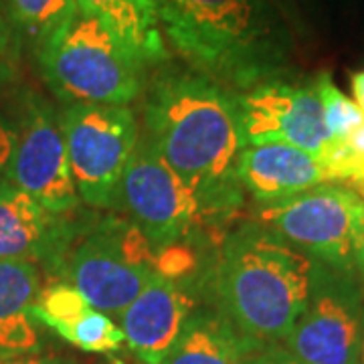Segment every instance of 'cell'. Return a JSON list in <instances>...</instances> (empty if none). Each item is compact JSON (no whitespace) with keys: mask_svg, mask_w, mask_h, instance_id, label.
I'll return each instance as SVG.
<instances>
[{"mask_svg":"<svg viewBox=\"0 0 364 364\" xmlns=\"http://www.w3.org/2000/svg\"><path fill=\"white\" fill-rule=\"evenodd\" d=\"M117 196L154 251L181 243L200 221L196 195L162 160L150 140L136 146L122 174Z\"/></svg>","mask_w":364,"mask_h":364,"instance_id":"9","label":"cell"},{"mask_svg":"<svg viewBox=\"0 0 364 364\" xmlns=\"http://www.w3.org/2000/svg\"><path fill=\"white\" fill-rule=\"evenodd\" d=\"M23 43L0 9V85L11 83L18 73Z\"/></svg>","mask_w":364,"mask_h":364,"instance_id":"22","label":"cell"},{"mask_svg":"<svg viewBox=\"0 0 364 364\" xmlns=\"http://www.w3.org/2000/svg\"><path fill=\"white\" fill-rule=\"evenodd\" d=\"M247 364H304L299 363L296 356H291L286 348H282L279 344L275 346H265L257 350L251 358H249Z\"/></svg>","mask_w":364,"mask_h":364,"instance_id":"24","label":"cell"},{"mask_svg":"<svg viewBox=\"0 0 364 364\" xmlns=\"http://www.w3.org/2000/svg\"><path fill=\"white\" fill-rule=\"evenodd\" d=\"M364 298L352 269L314 261L310 298L286 350L304 364H358Z\"/></svg>","mask_w":364,"mask_h":364,"instance_id":"7","label":"cell"},{"mask_svg":"<svg viewBox=\"0 0 364 364\" xmlns=\"http://www.w3.org/2000/svg\"><path fill=\"white\" fill-rule=\"evenodd\" d=\"M340 181L352 182L358 191L364 193V158H354L346 164V168L342 170Z\"/></svg>","mask_w":364,"mask_h":364,"instance_id":"27","label":"cell"},{"mask_svg":"<svg viewBox=\"0 0 364 364\" xmlns=\"http://www.w3.org/2000/svg\"><path fill=\"white\" fill-rule=\"evenodd\" d=\"M6 176L11 184L53 213L69 215L79 207L61 124L55 122L51 107L37 97L26 104Z\"/></svg>","mask_w":364,"mask_h":364,"instance_id":"11","label":"cell"},{"mask_svg":"<svg viewBox=\"0 0 364 364\" xmlns=\"http://www.w3.org/2000/svg\"><path fill=\"white\" fill-rule=\"evenodd\" d=\"M195 310L196 301L188 287L154 273L122 314L128 348L146 364H160Z\"/></svg>","mask_w":364,"mask_h":364,"instance_id":"13","label":"cell"},{"mask_svg":"<svg viewBox=\"0 0 364 364\" xmlns=\"http://www.w3.org/2000/svg\"><path fill=\"white\" fill-rule=\"evenodd\" d=\"M61 132L79 198L90 207H114L122 174L138 146V124L130 107L69 104Z\"/></svg>","mask_w":364,"mask_h":364,"instance_id":"6","label":"cell"},{"mask_svg":"<svg viewBox=\"0 0 364 364\" xmlns=\"http://www.w3.org/2000/svg\"><path fill=\"white\" fill-rule=\"evenodd\" d=\"M235 100L241 148L284 142L318 158L332 140L314 81L299 85L284 77L269 79L235 93Z\"/></svg>","mask_w":364,"mask_h":364,"instance_id":"10","label":"cell"},{"mask_svg":"<svg viewBox=\"0 0 364 364\" xmlns=\"http://www.w3.org/2000/svg\"><path fill=\"white\" fill-rule=\"evenodd\" d=\"M354 263L364 273V205L358 210L356 225H354Z\"/></svg>","mask_w":364,"mask_h":364,"instance_id":"26","label":"cell"},{"mask_svg":"<svg viewBox=\"0 0 364 364\" xmlns=\"http://www.w3.org/2000/svg\"><path fill=\"white\" fill-rule=\"evenodd\" d=\"M59 336L69 344L77 346L79 350L97 352V354L116 352L126 342L122 328L116 326V322L107 314L95 308H90L75 324L69 326Z\"/></svg>","mask_w":364,"mask_h":364,"instance_id":"20","label":"cell"},{"mask_svg":"<svg viewBox=\"0 0 364 364\" xmlns=\"http://www.w3.org/2000/svg\"><path fill=\"white\" fill-rule=\"evenodd\" d=\"M90 301L67 282H53L39 291L31 306V316L61 334L90 310Z\"/></svg>","mask_w":364,"mask_h":364,"instance_id":"19","label":"cell"},{"mask_svg":"<svg viewBox=\"0 0 364 364\" xmlns=\"http://www.w3.org/2000/svg\"><path fill=\"white\" fill-rule=\"evenodd\" d=\"M237 176L241 186L261 205L284 200L330 181L318 158L284 142L241 148Z\"/></svg>","mask_w":364,"mask_h":364,"instance_id":"14","label":"cell"},{"mask_svg":"<svg viewBox=\"0 0 364 364\" xmlns=\"http://www.w3.org/2000/svg\"><path fill=\"white\" fill-rule=\"evenodd\" d=\"M364 198L346 186L318 184L261 205L257 219L306 255L336 269L354 265V225Z\"/></svg>","mask_w":364,"mask_h":364,"instance_id":"8","label":"cell"},{"mask_svg":"<svg viewBox=\"0 0 364 364\" xmlns=\"http://www.w3.org/2000/svg\"><path fill=\"white\" fill-rule=\"evenodd\" d=\"M51 91L69 104L128 105L144 87L146 67L95 16H75L39 53Z\"/></svg>","mask_w":364,"mask_h":364,"instance_id":"4","label":"cell"},{"mask_svg":"<svg viewBox=\"0 0 364 364\" xmlns=\"http://www.w3.org/2000/svg\"><path fill=\"white\" fill-rule=\"evenodd\" d=\"M314 259L259 221L239 225L217 263L221 312L257 346L289 336L312 286Z\"/></svg>","mask_w":364,"mask_h":364,"instance_id":"3","label":"cell"},{"mask_svg":"<svg viewBox=\"0 0 364 364\" xmlns=\"http://www.w3.org/2000/svg\"><path fill=\"white\" fill-rule=\"evenodd\" d=\"M358 364H364V312H363V332H360V350H358Z\"/></svg>","mask_w":364,"mask_h":364,"instance_id":"29","label":"cell"},{"mask_svg":"<svg viewBox=\"0 0 364 364\" xmlns=\"http://www.w3.org/2000/svg\"><path fill=\"white\" fill-rule=\"evenodd\" d=\"M0 9L21 43H28L35 55L79 11L75 0H2Z\"/></svg>","mask_w":364,"mask_h":364,"instance_id":"18","label":"cell"},{"mask_svg":"<svg viewBox=\"0 0 364 364\" xmlns=\"http://www.w3.org/2000/svg\"><path fill=\"white\" fill-rule=\"evenodd\" d=\"M259 2L289 28V33L296 37V41L304 39L308 35V26L301 16L298 0H259Z\"/></svg>","mask_w":364,"mask_h":364,"instance_id":"23","label":"cell"},{"mask_svg":"<svg viewBox=\"0 0 364 364\" xmlns=\"http://www.w3.org/2000/svg\"><path fill=\"white\" fill-rule=\"evenodd\" d=\"M146 128L162 160L196 195L200 219H221L239 208L241 138L233 91L193 67H166L148 91Z\"/></svg>","mask_w":364,"mask_h":364,"instance_id":"1","label":"cell"},{"mask_svg":"<svg viewBox=\"0 0 364 364\" xmlns=\"http://www.w3.org/2000/svg\"><path fill=\"white\" fill-rule=\"evenodd\" d=\"M314 87L324 109V122L330 138L344 140L364 119L360 107L344 95V91L332 81L328 71H322L314 77Z\"/></svg>","mask_w":364,"mask_h":364,"instance_id":"21","label":"cell"},{"mask_svg":"<svg viewBox=\"0 0 364 364\" xmlns=\"http://www.w3.org/2000/svg\"><path fill=\"white\" fill-rule=\"evenodd\" d=\"M39 291L35 263L0 259V358L35 354L41 348L37 320L31 316Z\"/></svg>","mask_w":364,"mask_h":364,"instance_id":"15","label":"cell"},{"mask_svg":"<svg viewBox=\"0 0 364 364\" xmlns=\"http://www.w3.org/2000/svg\"><path fill=\"white\" fill-rule=\"evenodd\" d=\"M79 11L102 21L146 69L162 65L170 57L160 33L154 0H75Z\"/></svg>","mask_w":364,"mask_h":364,"instance_id":"17","label":"cell"},{"mask_svg":"<svg viewBox=\"0 0 364 364\" xmlns=\"http://www.w3.org/2000/svg\"><path fill=\"white\" fill-rule=\"evenodd\" d=\"M81 223L53 213L11 182H0V259L41 263L63 275Z\"/></svg>","mask_w":364,"mask_h":364,"instance_id":"12","label":"cell"},{"mask_svg":"<svg viewBox=\"0 0 364 364\" xmlns=\"http://www.w3.org/2000/svg\"><path fill=\"white\" fill-rule=\"evenodd\" d=\"M350 90L354 95V104L358 105L364 114V69L350 73Z\"/></svg>","mask_w":364,"mask_h":364,"instance_id":"28","label":"cell"},{"mask_svg":"<svg viewBox=\"0 0 364 364\" xmlns=\"http://www.w3.org/2000/svg\"><path fill=\"white\" fill-rule=\"evenodd\" d=\"M257 350L223 312L195 310L160 364H247Z\"/></svg>","mask_w":364,"mask_h":364,"instance_id":"16","label":"cell"},{"mask_svg":"<svg viewBox=\"0 0 364 364\" xmlns=\"http://www.w3.org/2000/svg\"><path fill=\"white\" fill-rule=\"evenodd\" d=\"M172 47L233 93L284 77L296 37L259 0H154Z\"/></svg>","mask_w":364,"mask_h":364,"instance_id":"2","label":"cell"},{"mask_svg":"<svg viewBox=\"0 0 364 364\" xmlns=\"http://www.w3.org/2000/svg\"><path fill=\"white\" fill-rule=\"evenodd\" d=\"M0 364H79L71 358L61 356H39V354H25L13 358H0Z\"/></svg>","mask_w":364,"mask_h":364,"instance_id":"25","label":"cell"},{"mask_svg":"<svg viewBox=\"0 0 364 364\" xmlns=\"http://www.w3.org/2000/svg\"><path fill=\"white\" fill-rule=\"evenodd\" d=\"M156 273V251L132 221L105 217L81 231L63 267L91 308L122 316Z\"/></svg>","mask_w":364,"mask_h":364,"instance_id":"5","label":"cell"}]
</instances>
